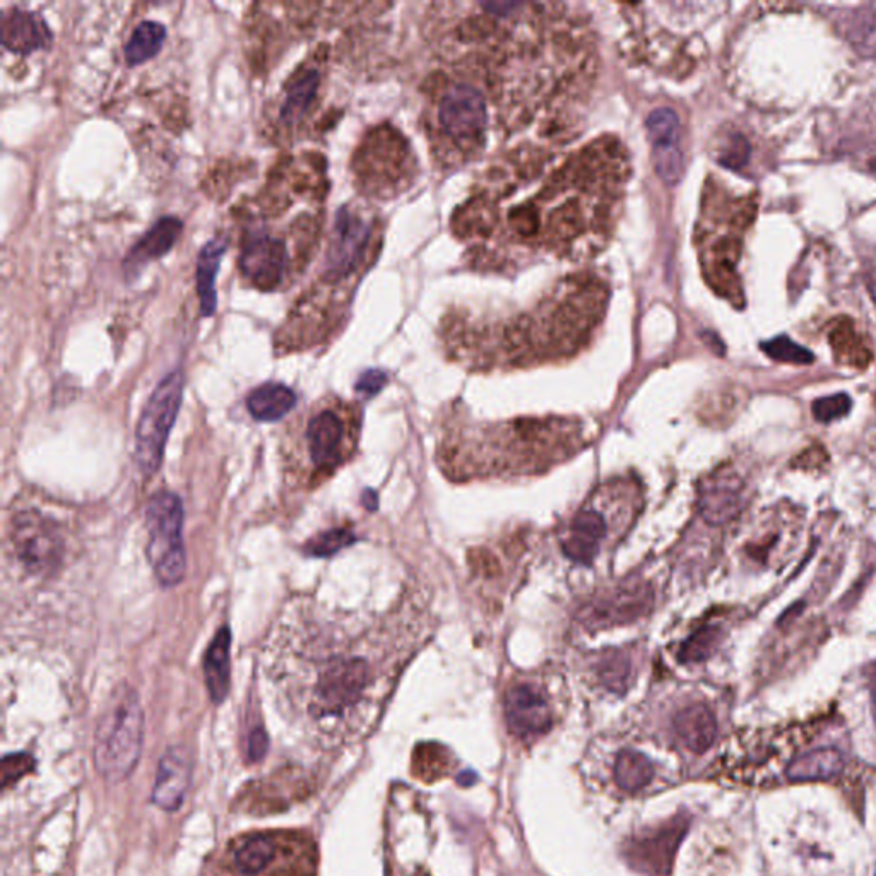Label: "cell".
Masks as SVG:
<instances>
[{"label": "cell", "mask_w": 876, "mask_h": 876, "mask_svg": "<svg viewBox=\"0 0 876 876\" xmlns=\"http://www.w3.org/2000/svg\"><path fill=\"white\" fill-rule=\"evenodd\" d=\"M630 175L627 145L603 136L548 173L528 199L494 206L469 197L452 216V231L469 247L473 264L486 269L500 268L506 250L590 259L615 234Z\"/></svg>", "instance_id": "1"}, {"label": "cell", "mask_w": 876, "mask_h": 876, "mask_svg": "<svg viewBox=\"0 0 876 876\" xmlns=\"http://www.w3.org/2000/svg\"><path fill=\"white\" fill-rule=\"evenodd\" d=\"M360 432V414L346 404L321 405L296 432L290 469L306 486L324 479L352 459Z\"/></svg>", "instance_id": "5"}, {"label": "cell", "mask_w": 876, "mask_h": 876, "mask_svg": "<svg viewBox=\"0 0 876 876\" xmlns=\"http://www.w3.org/2000/svg\"><path fill=\"white\" fill-rule=\"evenodd\" d=\"M686 825L689 823L673 820V822L656 826V829L647 831L646 834L631 839L625 850L628 863L637 872L646 873L649 876L670 875L674 854H677L681 839L686 832Z\"/></svg>", "instance_id": "13"}, {"label": "cell", "mask_w": 876, "mask_h": 876, "mask_svg": "<svg viewBox=\"0 0 876 876\" xmlns=\"http://www.w3.org/2000/svg\"><path fill=\"white\" fill-rule=\"evenodd\" d=\"M353 540H355V537H353L352 532L346 531V529L331 531L327 532V534H324L321 540H317L314 544H312L311 553L314 556L333 555V553H336V551L340 550V548L352 544Z\"/></svg>", "instance_id": "36"}, {"label": "cell", "mask_w": 876, "mask_h": 876, "mask_svg": "<svg viewBox=\"0 0 876 876\" xmlns=\"http://www.w3.org/2000/svg\"><path fill=\"white\" fill-rule=\"evenodd\" d=\"M191 755L182 746H173L161 757L153 788L154 804L165 811H176L184 803L191 788Z\"/></svg>", "instance_id": "18"}, {"label": "cell", "mask_w": 876, "mask_h": 876, "mask_svg": "<svg viewBox=\"0 0 876 876\" xmlns=\"http://www.w3.org/2000/svg\"><path fill=\"white\" fill-rule=\"evenodd\" d=\"M432 117L429 134L436 160L444 165H464L486 145L488 110L486 96L473 83L441 77L432 83Z\"/></svg>", "instance_id": "4"}, {"label": "cell", "mask_w": 876, "mask_h": 876, "mask_svg": "<svg viewBox=\"0 0 876 876\" xmlns=\"http://www.w3.org/2000/svg\"><path fill=\"white\" fill-rule=\"evenodd\" d=\"M866 678H868L869 699H872L873 717L876 723V661L869 664Z\"/></svg>", "instance_id": "40"}, {"label": "cell", "mask_w": 876, "mask_h": 876, "mask_svg": "<svg viewBox=\"0 0 876 876\" xmlns=\"http://www.w3.org/2000/svg\"><path fill=\"white\" fill-rule=\"evenodd\" d=\"M318 85L321 77L315 69L305 71L296 76V79L291 80L280 111V119L284 126L293 127L302 122L306 111L311 110L314 104Z\"/></svg>", "instance_id": "27"}, {"label": "cell", "mask_w": 876, "mask_h": 876, "mask_svg": "<svg viewBox=\"0 0 876 876\" xmlns=\"http://www.w3.org/2000/svg\"><path fill=\"white\" fill-rule=\"evenodd\" d=\"M721 630L716 625H705L690 636L680 649V661L702 662L714 652L720 644Z\"/></svg>", "instance_id": "31"}, {"label": "cell", "mask_w": 876, "mask_h": 876, "mask_svg": "<svg viewBox=\"0 0 876 876\" xmlns=\"http://www.w3.org/2000/svg\"><path fill=\"white\" fill-rule=\"evenodd\" d=\"M615 781L625 792H639L651 785L655 766L651 758L636 750H624L615 760Z\"/></svg>", "instance_id": "29"}, {"label": "cell", "mask_w": 876, "mask_h": 876, "mask_svg": "<svg viewBox=\"0 0 876 876\" xmlns=\"http://www.w3.org/2000/svg\"><path fill=\"white\" fill-rule=\"evenodd\" d=\"M386 383L387 376L382 370H367L356 382V391L364 394L365 398H371V396L379 394Z\"/></svg>", "instance_id": "38"}, {"label": "cell", "mask_w": 876, "mask_h": 876, "mask_svg": "<svg viewBox=\"0 0 876 876\" xmlns=\"http://www.w3.org/2000/svg\"><path fill=\"white\" fill-rule=\"evenodd\" d=\"M851 405H853V401L847 394L826 396V398H820L813 402L811 413L820 423H831V421L846 417L851 411Z\"/></svg>", "instance_id": "34"}, {"label": "cell", "mask_w": 876, "mask_h": 876, "mask_svg": "<svg viewBox=\"0 0 876 876\" xmlns=\"http://www.w3.org/2000/svg\"><path fill=\"white\" fill-rule=\"evenodd\" d=\"M296 404V394L283 383L269 382L257 387L247 398L249 413L257 421H280L286 417Z\"/></svg>", "instance_id": "25"}, {"label": "cell", "mask_w": 876, "mask_h": 876, "mask_svg": "<svg viewBox=\"0 0 876 876\" xmlns=\"http://www.w3.org/2000/svg\"><path fill=\"white\" fill-rule=\"evenodd\" d=\"M750 158V145L745 141L743 136H735L729 139L724 150L721 151L720 161L727 169H742L746 161Z\"/></svg>", "instance_id": "35"}, {"label": "cell", "mask_w": 876, "mask_h": 876, "mask_svg": "<svg viewBox=\"0 0 876 876\" xmlns=\"http://www.w3.org/2000/svg\"><path fill=\"white\" fill-rule=\"evenodd\" d=\"M358 173L376 196H396L413 185L417 158L398 129L382 126L365 139L358 154Z\"/></svg>", "instance_id": "7"}, {"label": "cell", "mask_w": 876, "mask_h": 876, "mask_svg": "<svg viewBox=\"0 0 876 876\" xmlns=\"http://www.w3.org/2000/svg\"><path fill=\"white\" fill-rule=\"evenodd\" d=\"M370 235V225L364 218L355 215L348 207H340L337 210L333 238L324 266V278L329 283H337L358 268L367 250Z\"/></svg>", "instance_id": "12"}, {"label": "cell", "mask_w": 876, "mask_h": 876, "mask_svg": "<svg viewBox=\"0 0 876 876\" xmlns=\"http://www.w3.org/2000/svg\"><path fill=\"white\" fill-rule=\"evenodd\" d=\"M869 170H872L873 175H876V158L869 161Z\"/></svg>", "instance_id": "42"}, {"label": "cell", "mask_w": 876, "mask_h": 876, "mask_svg": "<svg viewBox=\"0 0 876 876\" xmlns=\"http://www.w3.org/2000/svg\"><path fill=\"white\" fill-rule=\"evenodd\" d=\"M609 286L596 272L566 275L531 312L509 318L475 317L457 311L444 318L451 353L475 367L562 360L590 343L605 318Z\"/></svg>", "instance_id": "3"}, {"label": "cell", "mask_w": 876, "mask_h": 876, "mask_svg": "<svg viewBox=\"0 0 876 876\" xmlns=\"http://www.w3.org/2000/svg\"><path fill=\"white\" fill-rule=\"evenodd\" d=\"M148 526V555L158 581L165 587H173L184 581L187 572L182 528L184 509L181 498L172 491H158L150 498L145 509Z\"/></svg>", "instance_id": "8"}, {"label": "cell", "mask_w": 876, "mask_h": 876, "mask_svg": "<svg viewBox=\"0 0 876 876\" xmlns=\"http://www.w3.org/2000/svg\"><path fill=\"white\" fill-rule=\"evenodd\" d=\"M504 712L510 732L521 739L547 735L553 726V709L540 686L516 683L504 696Z\"/></svg>", "instance_id": "14"}, {"label": "cell", "mask_w": 876, "mask_h": 876, "mask_svg": "<svg viewBox=\"0 0 876 876\" xmlns=\"http://www.w3.org/2000/svg\"><path fill=\"white\" fill-rule=\"evenodd\" d=\"M761 349L772 360L782 361V364L808 365L815 360L813 353L789 339L788 336H777L766 340V343H761Z\"/></svg>", "instance_id": "33"}, {"label": "cell", "mask_w": 876, "mask_h": 876, "mask_svg": "<svg viewBox=\"0 0 876 876\" xmlns=\"http://www.w3.org/2000/svg\"><path fill=\"white\" fill-rule=\"evenodd\" d=\"M746 485L738 473L721 469L712 473L699 488V509L705 522L723 526L735 521L746 507Z\"/></svg>", "instance_id": "16"}, {"label": "cell", "mask_w": 876, "mask_h": 876, "mask_svg": "<svg viewBox=\"0 0 876 876\" xmlns=\"http://www.w3.org/2000/svg\"><path fill=\"white\" fill-rule=\"evenodd\" d=\"M646 127L656 172L667 184H677L685 169L680 150V119L670 108H658L647 117Z\"/></svg>", "instance_id": "17"}, {"label": "cell", "mask_w": 876, "mask_h": 876, "mask_svg": "<svg viewBox=\"0 0 876 876\" xmlns=\"http://www.w3.org/2000/svg\"><path fill=\"white\" fill-rule=\"evenodd\" d=\"M844 769V757L835 748H820L801 755L788 769L791 781H825Z\"/></svg>", "instance_id": "26"}, {"label": "cell", "mask_w": 876, "mask_h": 876, "mask_svg": "<svg viewBox=\"0 0 876 876\" xmlns=\"http://www.w3.org/2000/svg\"><path fill=\"white\" fill-rule=\"evenodd\" d=\"M608 537L605 517L596 510H582L572 519L562 548L572 562L590 565Z\"/></svg>", "instance_id": "21"}, {"label": "cell", "mask_w": 876, "mask_h": 876, "mask_svg": "<svg viewBox=\"0 0 876 876\" xmlns=\"http://www.w3.org/2000/svg\"><path fill=\"white\" fill-rule=\"evenodd\" d=\"M11 541L15 559L33 574L54 569L62 553V538L55 522L36 510L12 517Z\"/></svg>", "instance_id": "10"}, {"label": "cell", "mask_w": 876, "mask_h": 876, "mask_svg": "<svg viewBox=\"0 0 876 876\" xmlns=\"http://www.w3.org/2000/svg\"><path fill=\"white\" fill-rule=\"evenodd\" d=\"M230 628H219L215 639L207 647L206 658H204V677H206L207 690L216 704H221L230 693Z\"/></svg>", "instance_id": "23"}, {"label": "cell", "mask_w": 876, "mask_h": 876, "mask_svg": "<svg viewBox=\"0 0 876 876\" xmlns=\"http://www.w3.org/2000/svg\"><path fill=\"white\" fill-rule=\"evenodd\" d=\"M288 250L284 241L268 234H252L246 238L240 256V269L247 280L262 291L275 290L286 271Z\"/></svg>", "instance_id": "15"}, {"label": "cell", "mask_w": 876, "mask_h": 876, "mask_svg": "<svg viewBox=\"0 0 876 876\" xmlns=\"http://www.w3.org/2000/svg\"><path fill=\"white\" fill-rule=\"evenodd\" d=\"M144 716L138 693L117 690L95 735V766L105 781H126L134 772L142 750Z\"/></svg>", "instance_id": "6"}, {"label": "cell", "mask_w": 876, "mask_h": 876, "mask_svg": "<svg viewBox=\"0 0 876 876\" xmlns=\"http://www.w3.org/2000/svg\"><path fill=\"white\" fill-rule=\"evenodd\" d=\"M182 230L184 223L175 216L158 219L123 259L127 280H134L151 261L166 256L181 237Z\"/></svg>", "instance_id": "20"}, {"label": "cell", "mask_w": 876, "mask_h": 876, "mask_svg": "<svg viewBox=\"0 0 876 876\" xmlns=\"http://www.w3.org/2000/svg\"><path fill=\"white\" fill-rule=\"evenodd\" d=\"M414 776L425 782L439 781L451 772V758L444 746L425 743L417 748L413 758Z\"/></svg>", "instance_id": "30"}, {"label": "cell", "mask_w": 876, "mask_h": 876, "mask_svg": "<svg viewBox=\"0 0 876 876\" xmlns=\"http://www.w3.org/2000/svg\"><path fill=\"white\" fill-rule=\"evenodd\" d=\"M184 396V374L173 370L158 383L142 410L136 430V457L142 475L153 476L160 469L170 430L175 425Z\"/></svg>", "instance_id": "9"}, {"label": "cell", "mask_w": 876, "mask_h": 876, "mask_svg": "<svg viewBox=\"0 0 876 876\" xmlns=\"http://www.w3.org/2000/svg\"><path fill=\"white\" fill-rule=\"evenodd\" d=\"M597 674L606 689L621 693L627 689V681L630 678V659L620 651H612L603 656L602 661L597 662Z\"/></svg>", "instance_id": "32"}, {"label": "cell", "mask_w": 876, "mask_h": 876, "mask_svg": "<svg viewBox=\"0 0 876 876\" xmlns=\"http://www.w3.org/2000/svg\"><path fill=\"white\" fill-rule=\"evenodd\" d=\"M33 767V758L26 754L9 755L4 758V788L18 781Z\"/></svg>", "instance_id": "37"}, {"label": "cell", "mask_w": 876, "mask_h": 876, "mask_svg": "<svg viewBox=\"0 0 876 876\" xmlns=\"http://www.w3.org/2000/svg\"><path fill=\"white\" fill-rule=\"evenodd\" d=\"M268 735L264 729L257 727L256 732L250 733L249 736V758L250 761L261 760L268 750Z\"/></svg>", "instance_id": "39"}, {"label": "cell", "mask_w": 876, "mask_h": 876, "mask_svg": "<svg viewBox=\"0 0 876 876\" xmlns=\"http://www.w3.org/2000/svg\"><path fill=\"white\" fill-rule=\"evenodd\" d=\"M652 587L646 581L624 582L597 594L581 612L582 624L591 630L627 625L651 612Z\"/></svg>", "instance_id": "11"}, {"label": "cell", "mask_w": 876, "mask_h": 876, "mask_svg": "<svg viewBox=\"0 0 876 876\" xmlns=\"http://www.w3.org/2000/svg\"><path fill=\"white\" fill-rule=\"evenodd\" d=\"M869 293H872L873 300H875L876 303V280L869 284Z\"/></svg>", "instance_id": "41"}, {"label": "cell", "mask_w": 876, "mask_h": 876, "mask_svg": "<svg viewBox=\"0 0 876 876\" xmlns=\"http://www.w3.org/2000/svg\"><path fill=\"white\" fill-rule=\"evenodd\" d=\"M166 28L158 21H142L127 42L123 54L129 66H141L160 54L165 45Z\"/></svg>", "instance_id": "28"}, {"label": "cell", "mask_w": 876, "mask_h": 876, "mask_svg": "<svg viewBox=\"0 0 876 876\" xmlns=\"http://www.w3.org/2000/svg\"><path fill=\"white\" fill-rule=\"evenodd\" d=\"M0 40L9 52L28 55L52 43V31L42 15L12 8L0 18Z\"/></svg>", "instance_id": "19"}, {"label": "cell", "mask_w": 876, "mask_h": 876, "mask_svg": "<svg viewBox=\"0 0 876 876\" xmlns=\"http://www.w3.org/2000/svg\"><path fill=\"white\" fill-rule=\"evenodd\" d=\"M677 742L692 754L701 755L711 748L717 736L714 712L705 704H692L680 709L673 720Z\"/></svg>", "instance_id": "22"}, {"label": "cell", "mask_w": 876, "mask_h": 876, "mask_svg": "<svg viewBox=\"0 0 876 876\" xmlns=\"http://www.w3.org/2000/svg\"><path fill=\"white\" fill-rule=\"evenodd\" d=\"M226 241L221 238L207 241L201 249L197 257V295L201 300V315L213 317L218 306V295H216V274L221 266L223 257L226 253Z\"/></svg>", "instance_id": "24"}, {"label": "cell", "mask_w": 876, "mask_h": 876, "mask_svg": "<svg viewBox=\"0 0 876 876\" xmlns=\"http://www.w3.org/2000/svg\"><path fill=\"white\" fill-rule=\"evenodd\" d=\"M346 613L296 597L281 613L262 658L272 680L303 695L317 723L336 721L364 702L376 681L367 634Z\"/></svg>", "instance_id": "2"}]
</instances>
